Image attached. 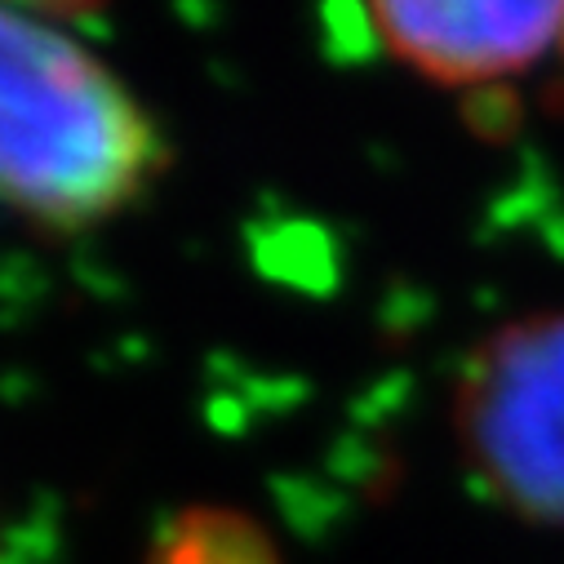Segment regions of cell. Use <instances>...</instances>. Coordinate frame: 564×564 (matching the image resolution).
I'll list each match as a JSON object with an SVG mask.
<instances>
[{"mask_svg":"<svg viewBox=\"0 0 564 564\" xmlns=\"http://www.w3.org/2000/svg\"><path fill=\"white\" fill-rule=\"evenodd\" d=\"M373 41L449 89H494L564 36V6H369Z\"/></svg>","mask_w":564,"mask_h":564,"instance_id":"3957f363","label":"cell"},{"mask_svg":"<svg viewBox=\"0 0 564 564\" xmlns=\"http://www.w3.org/2000/svg\"><path fill=\"white\" fill-rule=\"evenodd\" d=\"M148 564H280V555L245 511L192 507L156 538Z\"/></svg>","mask_w":564,"mask_h":564,"instance_id":"277c9868","label":"cell"},{"mask_svg":"<svg viewBox=\"0 0 564 564\" xmlns=\"http://www.w3.org/2000/svg\"><path fill=\"white\" fill-rule=\"evenodd\" d=\"M454 427L507 511L564 529V312L502 325L467 356Z\"/></svg>","mask_w":564,"mask_h":564,"instance_id":"7a4b0ae2","label":"cell"},{"mask_svg":"<svg viewBox=\"0 0 564 564\" xmlns=\"http://www.w3.org/2000/svg\"><path fill=\"white\" fill-rule=\"evenodd\" d=\"M165 165L138 98L76 36L0 10V205L50 231L129 209Z\"/></svg>","mask_w":564,"mask_h":564,"instance_id":"6da1fadb","label":"cell"},{"mask_svg":"<svg viewBox=\"0 0 564 564\" xmlns=\"http://www.w3.org/2000/svg\"><path fill=\"white\" fill-rule=\"evenodd\" d=\"M560 50H564V36H560Z\"/></svg>","mask_w":564,"mask_h":564,"instance_id":"5b68a950","label":"cell"}]
</instances>
